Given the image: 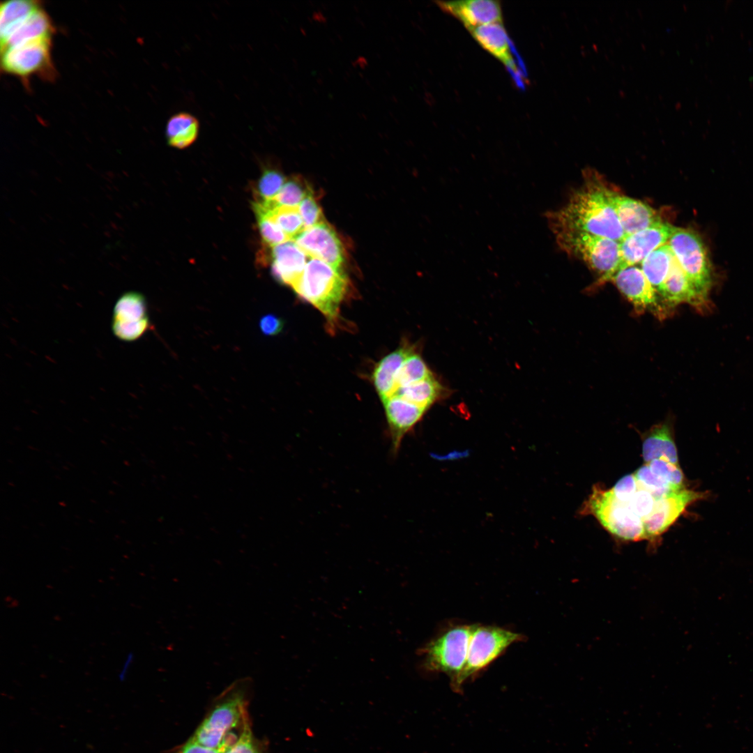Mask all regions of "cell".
I'll return each mask as SVG.
<instances>
[{"mask_svg": "<svg viewBox=\"0 0 753 753\" xmlns=\"http://www.w3.org/2000/svg\"><path fill=\"white\" fill-rule=\"evenodd\" d=\"M561 208L546 213L553 233L577 231L621 242L625 234L607 195V185L589 178Z\"/></svg>", "mask_w": 753, "mask_h": 753, "instance_id": "obj_1", "label": "cell"}, {"mask_svg": "<svg viewBox=\"0 0 753 753\" xmlns=\"http://www.w3.org/2000/svg\"><path fill=\"white\" fill-rule=\"evenodd\" d=\"M252 680H236L213 701L190 738L206 747L218 748L233 731L250 721L248 712Z\"/></svg>", "mask_w": 753, "mask_h": 753, "instance_id": "obj_2", "label": "cell"}, {"mask_svg": "<svg viewBox=\"0 0 753 753\" xmlns=\"http://www.w3.org/2000/svg\"><path fill=\"white\" fill-rule=\"evenodd\" d=\"M348 286V278L342 271L336 270L319 259H311L293 289L321 312L330 326L335 327L340 319V307Z\"/></svg>", "mask_w": 753, "mask_h": 753, "instance_id": "obj_3", "label": "cell"}, {"mask_svg": "<svg viewBox=\"0 0 753 753\" xmlns=\"http://www.w3.org/2000/svg\"><path fill=\"white\" fill-rule=\"evenodd\" d=\"M472 625H454L431 639L418 652L420 669L446 674L455 690L466 661Z\"/></svg>", "mask_w": 753, "mask_h": 753, "instance_id": "obj_4", "label": "cell"}, {"mask_svg": "<svg viewBox=\"0 0 753 753\" xmlns=\"http://www.w3.org/2000/svg\"><path fill=\"white\" fill-rule=\"evenodd\" d=\"M554 234L563 251L579 259L600 275V283L609 281L616 273L621 258L620 242L577 231Z\"/></svg>", "mask_w": 753, "mask_h": 753, "instance_id": "obj_5", "label": "cell"}, {"mask_svg": "<svg viewBox=\"0 0 753 753\" xmlns=\"http://www.w3.org/2000/svg\"><path fill=\"white\" fill-rule=\"evenodd\" d=\"M581 512L593 515L607 531L621 540H646L642 519L628 503L618 500L610 489L595 485Z\"/></svg>", "mask_w": 753, "mask_h": 753, "instance_id": "obj_6", "label": "cell"}, {"mask_svg": "<svg viewBox=\"0 0 753 753\" xmlns=\"http://www.w3.org/2000/svg\"><path fill=\"white\" fill-rule=\"evenodd\" d=\"M680 268L706 299L713 285V268L706 248L694 231L674 227L667 243Z\"/></svg>", "mask_w": 753, "mask_h": 753, "instance_id": "obj_7", "label": "cell"}, {"mask_svg": "<svg viewBox=\"0 0 753 753\" xmlns=\"http://www.w3.org/2000/svg\"><path fill=\"white\" fill-rule=\"evenodd\" d=\"M523 639L519 633L493 625H472L466 661L455 690L487 668L513 643Z\"/></svg>", "mask_w": 753, "mask_h": 753, "instance_id": "obj_8", "label": "cell"}, {"mask_svg": "<svg viewBox=\"0 0 753 753\" xmlns=\"http://www.w3.org/2000/svg\"><path fill=\"white\" fill-rule=\"evenodd\" d=\"M52 39L34 40L1 51L2 70L26 82L33 76L54 79L56 73L52 59Z\"/></svg>", "mask_w": 753, "mask_h": 753, "instance_id": "obj_9", "label": "cell"}, {"mask_svg": "<svg viewBox=\"0 0 753 753\" xmlns=\"http://www.w3.org/2000/svg\"><path fill=\"white\" fill-rule=\"evenodd\" d=\"M609 281L614 282L633 305L636 312L649 311L660 319L666 317L670 312L671 310L666 306L638 265L617 271Z\"/></svg>", "mask_w": 753, "mask_h": 753, "instance_id": "obj_10", "label": "cell"}, {"mask_svg": "<svg viewBox=\"0 0 753 753\" xmlns=\"http://www.w3.org/2000/svg\"><path fill=\"white\" fill-rule=\"evenodd\" d=\"M294 242L307 257L342 271L345 261L343 245L336 231L327 222L304 229Z\"/></svg>", "mask_w": 753, "mask_h": 753, "instance_id": "obj_11", "label": "cell"}, {"mask_svg": "<svg viewBox=\"0 0 753 753\" xmlns=\"http://www.w3.org/2000/svg\"><path fill=\"white\" fill-rule=\"evenodd\" d=\"M149 328L144 296L139 292L129 291L119 297L113 310L114 335L122 341L132 342L139 339Z\"/></svg>", "mask_w": 753, "mask_h": 753, "instance_id": "obj_12", "label": "cell"}, {"mask_svg": "<svg viewBox=\"0 0 753 753\" xmlns=\"http://www.w3.org/2000/svg\"><path fill=\"white\" fill-rule=\"evenodd\" d=\"M702 494L683 489L655 499L652 512L643 519L646 540L656 542Z\"/></svg>", "mask_w": 753, "mask_h": 753, "instance_id": "obj_13", "label": "cell"}, {"mask_svg": "<svg viewBox=\"0 0 753 753\" xmlns=\"http://www.w3.org/2000/svg\"><path fill=\"white\" fill-rule=\"evenodd\" d=\"M674 228L671 224L660 220L625 236L620 242L621 258L617 271L640 264L651 252L667 243Z\"/></svg>", "mask_w": 753, "mask_h": 753, "instance_id": "obj_14", "label": "cell"}, {"mask_svg": "<svg viewBox=\"0 0 753 753\" xmlns=\"http://www.w3.org/2000/svg\"><path fill=\"white\" fill-rule=\"evenodd\" d=\"M607 195L614 208L625 236L662 220L654 208L641 201L621 195L608 186Z\"/></svg>", "mask_w": 753, "mask_h": 753, "instance_id": "obj_15", "label": "cell"}, {"mask_svg": "<svg viewBox=\"0 0 753 753\" xmlns=\"http://www.w3.org/2000/svg\"><path fill=\"white\" fill-rule=\"evenodd\" d=\"M445 13L455 17L469 31L479 26L503 22L499 1L493 0L436 1Z\"/></svg>", "mask_w": 753, "mask_h": 753, "instance_id": "obj_16", "label": "cell"}, {"mask_svg": "<svg viewBox=\"0 0 753 753\" xmlns=\"http://www.w3.org/2000/svg\"><path fill=\"white\" fill-rule=\"evenodd\" d=\"M307 257L292 241L273 247L270 257L274 278L294 289L303 276L307 263Z\"/></svg>", "mask_w": 753, "mask_h": 753, "instance_id": "obj_17", "label": "cell"}, {"mask_svg": "<svg viewBox=\"0 0 753 753\" xmlns=\"http://www.w3.org/2000/svg\"><path fill=\"white\" fill-rule=\"evenodd\" d=\"M392 446L397 451L406 433L420 421L427 409L396 395L382 401Z\"/></svg>", "mask_w": 753, "mask_h": 753, "instance_id": "obj_18", "label": "cell"}, {"mask_svg": "<svg viewBox=\"0 0 753 753\" xmlns=\"http://www.w3.org/2000/svg\"><path fill=\"white\" fill-rule=\"evenodd\" d=\"M476 42L493 56L503 63L520 82V75L511 53L510 40L502 22H496L469 30Z\"/></svg>", "mask_w": 753, "mask_h": 753, "instance_id": "obj_19", "label": "cell"}, {"mask_svg": "<svg viewBox=\"0 0 753 753\" xmlns=\"http://www.w3.org/2000/svg\"><path fill=\"white\" fill-rule=\"evenodd\" d=\"M55 33L50 17L39 8L1 40V51L41 38H52Z\"/></svg>", "mask_w": 753, "mask_h": 753, "instance_id": "obj_20", "label": "cell"}, {"mask_svg": "<svg viewBox=\"0 0 753 753\" xmlns=\"http://www.w3.org/2000/svg\"><path fill=\"white\" fill-rule=\"evenodd\" d=\"M415 350L405 344L384 356L375 366L372 373L374 388L382 401L396 392V378L405 360Z\"/></svg>", "mask_w": 753, "mask_h": 753, "instance_id": "obj_21", "label": "cell"}, {"mask_svg": "<svg viewBox=\"0 0 753 753\" xmlns=\"http://www.w3.org/2000/svg\"><path fill=\"white\" fill-rule=\"evenodd\" d=\"M642 457L645 464L664 458L679 466L676 446L668 424L656 425L644 435Z\"/></svg>", "mask_w": 753, "mask_h": 753, "instance_id": "obj_22", "label": "cell"}, {"mask_svg": "<svg viewBox=\"0 0 753 753\" xmlns=\"http://www.w3.org/2000/svg\"><path fill=\"white\" fill-rule=\"evenodd\" d=\"M199 127V120L189 112H181L173 114L166 125L167 144L178 149L190 146L197 139Z\"/></svg>", "mask_w": 753, "mask_h": 753, "instance_id": "obj_23", "label": "cell"}, {"mask_svg": "<svg viewBox=\"0 0 753 753\" xmlns=\"http://www.w3.org/2000/svg\"><path fill=\"white\" fill-rule=\"evenodd\" d=\"M446 390L434 375L418 382L401 387L393 395L428 409L444 394Z\"/></svg>", "mask_w": 753, "mask_h": 753, "instance_id": "obj_24", "label": "cell"}, {"mask_svg": "<svg viewBox=\"0 0 753 753\" xmlns=\"http://www.w3.org/2000/svg\"><path fill=\"white\" fill-rule=\"evenodd\" d=\"M675 258L665 245L651 252L639 265L645 276L657 291L667 278Z\"/></svg>", "mask_w": 753, "mask_h": 753, "instance_id": "obj_25", "label": "cell"}, {"mask_svg": "<svg viewBox=\"0 0 753 753\" xmlns=\"http://www.w3.org/2000/svg\"><path fill=\"white\" fill-rule=\"evenodd\" d=\"M42 7L41 2L35 0H11L1 2L0 7L1 40L20 22Z\"/></svg>", "mask_w": 753, "mask_h": 753, "instance_id": "obj_26", "label": "cell"}, {"mask_svg": "<svg viewBox=\"0 0 753 753\" xmlns=\"http://www.w3.org/2000/svg\"><path fill=\"white\" fill-rule=\"evenodd\" d=\"M287 178L277 168L265 167L253 188L255 201L273 199L280 192Z\"/></svg>", "mask_w": 753, "mask_h": 753, "instance_id": "obj_27", "label": "cell"}, {"mask_svg": "<svg viewBox=\"0 0 753 753\" xmlns=\"http://www.w3.org/2000/svg\"><path fill=\"white\" fill-rule=\"evenodd\" d=\"M433 374L423 358L413 352L404 362L396 378V391L398 388L427 379Z\"/></svg>", "mask_w": 753, "mask_h": 753, "instance_id": "obj_28", "label": "cell"}, {"mask_svg": "<svg viewBox=\"0 0 753 753\" xmlns=\"http://www.w3.org/2000/svg\"><path fill=\"white\" fill-rule=\"evenodd\" d=\"M311 192L312 190L303 179L294 176L287 179L280 192L272 200L277 206L298 207Z\"/></svg>", "mask_w": 753, "mask_h": 753, "instance_id": "obj_29", "label": "cell"}, {"mask_svg": "<svg viewBox=\"0 0 753 753\" xmlns=\"http://www.w3.org/2000/svg\"><path fill=\"white\" fill-rule=\"evenodd\" d=\"M634 475L639 485L649 492L655 499L678 491L656 476L647 464L640 466Z\"/></svg>", "mask_w": 753, "mask_h": 753, "instance_id": "obj_30", "label": "cell"}, {"mask_svg": "<svg viewBox=\"0 0 753 753\" xmlns=\"http://www.w3.org/2000/svg\"><path fill=\"white\" fill-rule=\"evenodd\" d=\"M653 473L676 490L685 489L684 475L680 466L664 458L655 459L648 463Z\"/></svg>", "mask_w": 753, "mask_h": 753, "instance_id": "obj_31", "label": "cell"}, {"mask_svg": "<svg viewBox=\"0 0 753 753\" xmlns=\"http://www.w3.org/2000/svg\"><path fill=\"white\" fill-rule=\"evenodd\" d=\"M261 239L266 246L275 247L291 241L273 221L262 215H256Z\"/></svg>", "mask_w": 753, "mask_h": 753, "instance_id": "obj_32", "label": "cell"}, {"mask_svg": "<svg viewBox=\"0 0 753 753\" xmlns=\"http://www.w3.org/2000/svg\"><path fill=\"white\" fill-rule=\"evenodd\" d=\"M305 229L325 221L322 210L316 201L312 192H310L298 206Z\"/></svg>", "mask_w": 753, "mask_h": 753, "instance_id": "obj_33", "label": "cell"}, {"mask_svg": "<svg viewBox=\"0 0 753 753\" xmlns=\"http://www.w3.org/2000/svg\"><path fill=\"white\" fill-rule=\"evenodd\" d=\"M655 503L654 496L639 485L637 491L628 504L632 512L643 520L652 512Z\"/></svg>", "mask_w": 753, "mask_h": 753, "instance_id": "obj_34", "label": "cell"}, {"mask_svg": "<svg viewBox=\"0 0 753 753\" xmlns=\"http://www.w3.org/2000/svg\"><path fill=\"white\" fill-rule=\"evenodd\" d=\"M638 488L637 480L634 473H632L623 476L610 489L618 500L628 503Z\"/></svg>", "mask_w": 753, "mask_h": 753, "instance_id": "obj_35", "label": "cell"}, {"mask_svg": "<svg viewBox=\"0 0 753 753\" xmlns=\"http://www.w3.org/2000/svg\"><path fill=\"white\" fill-rule=\"evenodd\" d=\"M259 326L264 335H275L282 330L284 323L276 315L268 314L261 318Z\"/></svg>", "mask_w": 753, "mask_h": 753, "instance_id": "obj_36", "label": "cell"}]
</instances>
